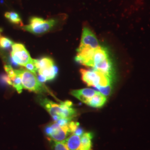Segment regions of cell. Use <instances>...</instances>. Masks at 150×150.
Returning a JSON list of instances; mask_svg holds the SVG:
<instances>
[{"instance_id":"obj_19","label":"cell","mask_w":150,"mask_h":150,"mask_svg":"<svg viewBox=\"0 0 150 150\" xmlns=\"http://www.w3.org/2000/svg\"><path fill=\"white\" fill-rule=\"evenodd\" d=\"M2 31V30L1 29H0V38H1V32Z\"/></svg>"},{"instance_id":"obj_4","label":"cell","mask_w":150,"mask_h":150,"mask_svg":"<svg viewBox=\"0 0 150 150\" xmlns=\"http://www.w3.org/2000/svg\"><path fill=\"white\" fill-rule=\"evenodd\" d=\"M70 121L61 120L54 121L48 125L45 129V132L50 140L62 142L64 141L71 134L69 127Z\"/></svg>"},{"instance_id":"obj_18","label":"cell","mask_w":150,"mask_h":150,"mask_svg":"<svg viewBox=\"0 0 150 150\" xmlns=\"http://www.w3.org/2000/svg\"><path fill=\"white\" fill-rule=\"evenodd\" d=\"M25 67L26 69H27V70L32 72L35 74H36V72H38V70L36 69V65H35L33 59H32L30 62H29L28 64H26L25 66Z\"/></svg>"},{"instance_id":"obj_10","label":"cell","mask_w":150,"mask_h":150,"mask_svg":"<svg viewBox=\"0 0 150 150\" xmlns=\"http://www.w3.org/2000/svg\"><path fill=\"white\" fill-rule=\"evenodd\" d=\"M97 91L90 88H82L80 90H75L71 92V94L81 102L87 104L88 101L93 96Z\"/></svg>"},{"instance_id":"obj_9","label":"cell","mask_w":150,"mask_h":150,"mask_svg":"<svg viewBox=\"0 0 150 150\" xmlns=\"http://www.w3.org/2000/svg\"><path fill=\"white\" fill-rule=\"evenodd\" d=\"M100 46V45L95 34L89 28L83 27L79 47L96 49Z\"/></svg>"},{"instance_id":"obj_5","label":"cell","mask_w":150,"mask_h":150,"mask_svg":"<svg viewBox=\"0 0 150 150\" xmlns=\"http://www.w3.org/2000/svg\"><path fill=\"white\" fill-rule=\"evenodd\" d=\"M15 71L16 74L21 80L23 88L36 93L47 92L46 87L38 80L36 74L25 69L15 70Z\"/></svg>"},{"instance_id":"obj_11","label":"cell","mask_w":150,"mask_h":150,"mask_svg":"<svg viewBox=\"0 0 150 150\" xmlns=\"http://www.w3.org/2000/svg\"><path fill=\"white\" fill-rule=\"evenodd\" d=\"M106 101V96L99 91H97L95 95L88 101L86 105L93 108H101L104 106Z\"/></svg>"},{"instance_id":"obj_15","label":"cell","mask_w":150,"mask_h":150,"mask_svg":"<svg viewBox=\"0 0 150 150\" xmlns=\"http://www.w3.org/2000/svg\"><path fill=\"white\" fill-rule=\"evenodd\" d=\"M11 81H12V86L16 89L17 92L19 93H21L23 90V87L22 85L21 80L20 77L17 75L15 78L11 80Z\"/></svg>"},{"instance_id":"obj_14","label":"cell","mask_w":150,"mask_h":150,"mask_svg":"<svg viewBox=\"0 0 150 150\" xmlns=\"http://www.w3.org/2000/svg\"><path fill=\"white\" fill-rule=\"evenodd\" d=\"M50 142L52 150H70L64 141L56 142L50 140Z\"/></svg>"},{"instance_id":"obj_6","label":"cell","mask_w":150,"mask_h":150,"mask_svg":"<svg viewBox=\"0 0 150 150\" xmlns=\"http://www.w3.org/2000/svg\"><path fill=\"white\" fill-rule=\"evenodd\" d=\"M39 75V80L41 82L52 80L57 73V69L54 61L50 57H43L40 59H34Z\"/></svg>"},{"instance_id":"obj_13","label":"cell","mask_w":150,"mask_h":150,"mask_svg":"<svg viewBox=\"0 0 150 150\" xmlns=\"http://www.w3.org/2000/svg\"><path fill=\"white\" fill-rule=\"evenodd\" d=\"M5 16L12 23L22 25L21 18L19 15L15 12H7L5 13Z\"/></svg>"},{"instance_id":"obj_8","label":"cell","mask_w":150,"mask_h":150,"mask_svg":"<svg viewBox=\"0 0 150 150\" xmlns=\"http://www.w3.org/2000/svg\"><path fill=\"white\" fill-rule=\"evenodd\" d=\"M11 54L16 64L24 67L32 59L24 45L21 43L13 44Z\"/></svg>"},{"instance_id":"obj_1","label":"cell","mask_w":150,"mask_h":150,"mask_svg":"<svg viewBox=\"0 0 150 150\" xmlns=\"http://www.w3.org/2000/svg\"><path fill=\"white\" fill-rule=\"evenodd\" d=\"M38 101L40 105L48 112L54 121L65 120L69 121L76 116L77 111L73 107L72 103L70 101L56 103L47 98L39 97Z\"/></svg>"},{"instance_id":"obj_17","label":"cell","mask_w":150,"mask_h":150,"mask_svg":"<svg viewBox=\"0 0 150 150\" xmlns=\"http://www.w3.org/2000/svg\"><path fill=\"white\" fill-rule=\"evenodd\" d=\"M4 69L5 70L7 74V76L10 77V79L11 80L13 79V78H15L17 76L16 72H15V71L12 68L11 66L8 65V64H6L4 66Z\"/></svg>"},{"instance_id":"obj_3","label":"cell","mask_w":150,"mask_h":150,"mask_svg":"<svg viewBox=\"0 0 150 150\" xmlns=\"http://www.w3.org/2000/svg\"><path fill=\"white\" fill-rule=\"evenodd\" d=\"M80 73L82 80L87 86L94 87L98 90L111 86L112 79L98 70L81 69Z\"/></svg>"},{"instance_id":"obj_12","label":"cell","mask_w":150,"mask_h":150,"mask_svg":"<svg viewBox=\"0 0 150 150\" xmlns=\"http://www.w3.org/2000/svg\"><path fill=\"white\" fill-rule=\"evenodd\" d=\"M81 145L86 150L92 149V134L90 132H84L81 136Z\"/></svg>"},{"instance_id":"obj_2","label":"cell","mask_w":150,"mask_h":150,"mask_svg":"<svg viewBox=\"0 0 150 150\" xmlns=\"http://www.w3.org/2000/svg\"><path fill=\"white\" fill-rule=\"evenodd\" d=\"M92 67L113 79L114 68L106 48L100 46L95 50Z\"/></svg>"},{"instance_id":"obj_7","label":"cell","mask_w":150,"mask_h":150,"mask_svg":"<svg viewBox=\"0 0 150 150\" xmlns=\"http://www.w3.org/2000/svg\"><path fill=\"white\" fill-rule=\"evenodd\" d=\"M56 24L54 19L45 20L42 18L33 17L30 20V23L24 26L23 29L33 34H42L48 32Z\"/></svg>"},{"instance_id":"obj_16","label":"cell","mask_w":150,"mask_h":150,"mask_svg":"<svg viewBox=\"0 0 150 150\" xmlns=\"http://www.w3.org/2000/svg\"><path fill=\"white\" fill-rule=\"evenodd\" d=\"M13 42L10 39L5 37L0 38V47L3 48H9L12 46Z\"/></svg>"}]
</instances>
